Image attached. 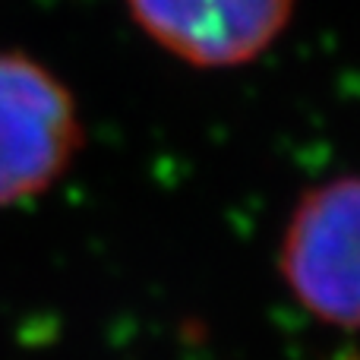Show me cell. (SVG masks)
Here are the masks:
<instances>
[{
	"label": "cell",
	"instance_id": "1",
	"mask_svg": "<svg viewBox=\"0 0 360 360\" xmlns=\"http://www.w3.org/2000/svg\"><path fill=\"white\" fill-rule=\"evenodd\" d=\"M82 146L76 98L22 51H0V205L44 193Z\"/></svg>",
	"mask_w": 360,
	"mask_h": 360
},
{
	"label": "cell",
	"instance_id": "2",
	"mask_svg": "<svg viewBox=\"0 0 360 360\" xmlns=\"http://www.w3.org/2000/svg\"><path fill=\"white\" fill-rule=\"evenodd\" d=\"M357 180H323L294 205L281 240L291 294L326 326H357Z\"/></svg>",
	"mask_w": 360,
	"mask_h": 360
},
{
	"label": "cell",
	"instance_id": "3",
	"mask_svg": "<svg viewBox=\"0 0 360 360\" xmlns=\"http://www.w3.org/2000/svg\"><path fill=\"white\" fill-rule=\"evenodd\" d=\"M152 44L196 70L262 57L291 25L297 0H124Z\"/></svg>",
	"mask_w": 360,
	"mask_h": 360
}]
</instances>
